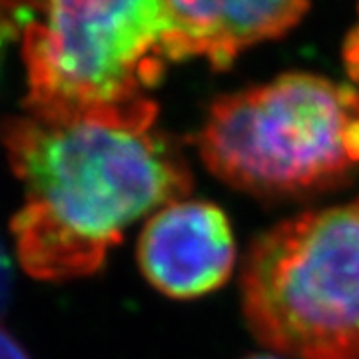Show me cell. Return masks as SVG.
Listing matches in <instances>:
<instances>
[{
	"mask_svg": "<svg viewBox=\"0 0 359 359\" xmlns=\"http://www.w3.org/2000/svg\"><path fill=\"white\" fill-rule=\"evenodd\" d=\"M48 0H0V20L6 28L18 34L46 14Z\"/></svg>",
	"mask_w": 359,
	"mask_h": 359,
	"instance_id": "7",
	"label": "cell"
},
{
	"mask_svg": "<svg viewBox=\"0 0 359 359\" xmlns=\"http://www.w3.org/2000/svg\"><path fill=\"white\" fill-rule=\"evenodd\" d=\"M22 32L28 116L70 122L148 98L164 74L162 0H48Z\"/></svg>",
	"mask_w": 359,
	"mask_h": 359,
	"instance_id": "4",
	"label": "cell"
},
{
	"mask_svg": "<svg viewBox=\"0 0 359 359\" xmlns=\"http://www.w3.org/2000/svg\"><path fill=\"white\" fill-rule=\"evenodd\" d=\"M250 332L285 359H359V198L280 222L240 276Z\"/></svg>",
	"mask_w": 359,
	"mask_h": 359,
	"instance_id": "3",
	"label": "cell"
},
{
	"mask_svg": "<svg viewBox=\"0 0 359 359\" xmlns=\"http://www.w3.org/2000/svg\"><path fill=\"white\" fill-rule=\"evenodd\" d=\"M170 62L205 58L228 68L240 52L278 39L306 14L309 0H162Z\"/></svg>",
	"mask_w": 359,
	"mask_h": 359,
	"instance_id": "6",
	"label": "cell"
},
{
	"mask_svg": "<svg viewBox=\"0 0 359 359\" xmlns=\"http://www.w3.org/2000/svg\"><path fill=\"white\" fill-rule=\"evenodd\" d=\"M8 36H13V32L6 28V25L0 20V60H2V46H4V40L8 39Z\"/></svg>",
	"mask_w": 359,
	"mask_h": 359,
	"instance_id": "10",
	"label": "cell"
},
{
	"mask_svg": "<svg viewBox=\"0 0 359 359\" xmlns=\"http://www.w3.org/2000/svg\"><path fill=\"white\" fill-rule=\"evenodd\" d=\"M8 294H11V262L0 244V313L8 302Z\"/></svg>",
	"mask_w": 359,
	"mask_h": 359,
	"instance_id": "9",
	"label": "cell"
},
{
	"mask_svg": "<svg viewBox=\"0 0 359 359\" xmlns=\"http://www.w3.org/2000/svg\"><path fill=\"white\" fill-rule=\"evenodd\" d=\"M136 256L160 294L176 299L212 294L230 280L236 264L230 219L210 202H172L144 224Z\"/></svg>",
	"mask_w": 359,
	"mask_h": 359,
	"instance_id": "5",
	"label": "cell"
},
{
	"mask_svg": "<svg viewBox=\"0 0 359 359\" xmlns=\"http://www.w3.org/2000/svg\"><path fill=\"white\" fill-rule=\"evenodd\" d=\"M156 116L154 100L144 98L70 122H0V144L25 186L11 230L28 276L96 273L130 226L192 192L188 162L156 130Z\"/></svg>",
	"mask_w": 359,
	"mask_h": 359,
	"instance_id": "1",
	"label": "cell"
},
{
	"mask_svg": "<svg viewBox=\"0 0 359 359\" xmlns=\"http://www.w3.org/2000/svg\"><path fill=\"white\" fill-rule=\"evenodd\" d=\"M205 168L262 198L339 188L359 168V90L304 72L212 104L198 134Z\"/></svg>",
	"mask_w": 359,
	"mask_h": 359,
	"instance_id": "2",
	"label": "cell"
},
{
	"mask_svg": "<svg viewBox=\"0 0 359 359\" xmlns=\"http://www.w3.org/2000/svg\"><path fill=\"white\" fill-rule=\"evenodd\" d=\"M244 359H285L282 355H278V353H256V355H250V358Z\"/></svg>",
	"mask_w": 359,
	"mask_h": 359,
	"instance_id": "11",
	"label": "cell"
},
{
	"mask_svg": "<svg viewBox=\"0 0 359 359\" xmlns=\"http://www.w3.org/2000/svg\"><path fill=\"white\" fill-rule=\"evenodd\" d=\"M0 359H30L26 349L20 346V341L0 327Z\"/></svg>",
	"mask_w": 359,
	"mask_h": 359,
	"instance_id": "8",
	"label": "cell"
}]
</instances>
